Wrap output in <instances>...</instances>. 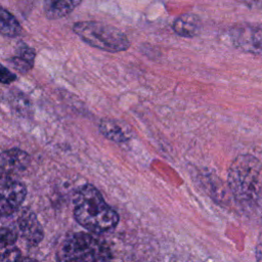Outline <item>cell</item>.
Listing matches in <instances>:
<instances>
[{"instance_id": "cell-12", "label": "cell", "mask_w": 262, "mask_h": 262, "mask_svg": "<svg viewBox=\"0 0 262 262\" xmlns=\"http://www.w3.org/2000/svg\"><path fill=\"white\" fill-rule=\"evenodd\" d=\"M82 0H44V13L49 19H58L69 15Z\"/></svg>"}, {"instance_id": "cell-16", "label": "cell", "mask_w": 262, "mask_h": 262, "mask_svg": "<svg viewBox=\"0 0 262 262\" xmlns=\"http://www.w3.org/2000/svg\"><path fill=\"white\" fill-rule=\"evenodd\" d=\"M247 8L262 11V0H235Z\"/></svg>"}, {"instance_id": "cell-13", "label": "cell", "mask_w": 262, "mask_h": 262, "mask_svg": "<svg viewBox=\"0 0 262 262\" xmlns=\"http://www.w3.org/2000/svg\"><path fill=\"white\" fill-rule=\"evenodd\" d=\"M0 31L3 36L9 38H15L21 33L18 20L4 7L0 11Z\"/></svg>"}, {"instance_id": "cell-3", "label": "cell", "mask_w": 262, "mask_h": 262, "mask_svg": "<svg viewBox=\"0 0 262 262\" xmlns=\"http://www.w3.org/2000/svg\"><path fill=\"white\" fill-rule=\"evenodd\" d=\"M87 232H76L64 238L58 252L59 261L98 262L112 259V252L105 241Z\"/></svg>"}, {"instance_id": "cell-7", "label": "cell", "mask_w": 262, "mask_h": 262, "mask_svg": "<svg viewBox=\"0 0 262 262\" xmlns=\"http://www.w3.org/2000/svg\"><path fill=\"white\" fill-rule=\"evenodd\" d=\"M30 164L31 157L25 150L16 147L4 150L0 160L1 176L11 177V175L25 172Z\"/></svg>"}, {"instance_id": "cell-1", "label": "cell", "mask_w": 262, "mask_h": 262, "mask_svg": "<svg viewBox=\"0 0 262 262\" xmlns=\"http://www.w3.org/2000/svg\"><path fill=\"white\" fill-rule=\"evenodd\" d=\"M229 191L239 209L249 217L262 219V163L253 155H239L227 173Z\"/></svg>"}, {"instance_id": "cell-4", "label": "cell", "mask_w": 262, "mask_h": 262, "mask_svg": "<svg viewBox=\"0 0 262 262\" xmlns=\"http://www.w3.org/2000/svg\"><path fill=\"white\" fill-rule=\"evenodd\" d=\"M73 31L82 41L97 49L107 52H121L130 47L128 37L116 27L93 20L78 21Z\"/></svg>"}, {"instance_id": "cell-15", "label": "cell", "mask_w": 262, "mask_h": 262, "mask_svg": "<svg viewBox=\"0 0 262 262\" xmlns=\"http://www.w3.org/2000/svg\"><path fill=\"white\" fill-rule=\"evenodd\" d=\"M21 260V254L18 249H8L2 253L1 255V261H18Z\"/></svg>"}, {"instance_id": "cell-5", "label": "cell", "mask_w": 262, "mask_h": 262, "mask_svg": "<svg viewBox=\"0 0 262 262\" xmlns=\"http://www.w3.org/2000/svg\"><path fill=\"white\" fill-rule=\"evenodd\" d=\"M231 44L238 50L262 56V24L241 23L228 31Z\"/></svg>"}, {"instance_id": "cell-11", "label": "cell", "mask_w": 262, "mask_h": 262, "mask_svg": "<svg viewBox=\"0 0 262 262\" xmlns=\"http://www.w3.org/2000/svg\"><path fill=\"white\" fill-rule=\"evenodd\" d=\"M202 28V23L200 17L194 13H183L180 16H178L174 24H173V30L174 32L185 38H192L196 36Z\"/></svg>"}, {"instance_id": "cell-17", "label": "cell", "mask_w": 262, "mask_h": 262, "mask_svg": "<svg viewBox=\"0 0 262 262\" xmlns=\"http://www.w3.org/2000/svg\"><path fill=\"white\" fill-rule=\"evenodd\" d=\"M9 2L13 3L15 8H19L21 10H26L27 8L30 9L33 6V3L35 0H8Z\"/></svg>"}, {"instance_id": "cell-18", "label": "cell", "mask_w": 262, "mask_h": 262, "mask_svg": "<svg viewBox=\"0 0 262 262\" xmlns=\"http://www.w3.org/2000/svg\"><path fill=\"white\" fill-rule=\"evenodd\" d=\"M15 79H16V76L14 74L9 72L5 67L1 68V82L3 84L10 83V82L14 81Z\"/></svg>"}, {"instance_id": "cell-14", "label": "cell", "mask_w": 262, "mask_h": 262, "mask_svg": "<svg viewBox=\"0 0 262 262\" xmlns=\"http://www.w3.org/2000/svg\"><path fill=\"white\" fill-rule=\"evenodd\" d=\"M17 238V234L10 228L2 227L0 230V246L2 249L12 246Z\"/></svg>"}, {"instance_id": "cell-2", "label": "cell", "mask_w": 262, "mask_h": 262, "mask_svg": "<svg viewBox=\"0 0 262 262\" xmlns=\"http://www.w3.org/2000/svg\"><path fill=\"white\" fill-rule=\"evenodd\" d=\"M74 217L84 228L95 234L104 233L119 223V215L92 184H84L77 189L74 199Z\"/></svg>"}, {"instance_id": "cell-6", "label": "cell", "mask_w": 262, "mask_h": 262, "mask_svg": "<svg viewBox=\"0 0 262 262\" xmlns=\"http://www.w3.org/2000/svg\"><path fill=\"white\" fill-rule=\"evenodd\" d=\"M0 195V212L3 217H6L19 209L26 199L27 188L25 184L11 177L1 176Z\"/></svg>"}, {"instance_id": "cell-19", "label": "cell", "mask_w": 262, "mask_h": 262, "mask_svg": "<svg viewBox=\"0 0 262 262\" xmlns=\"http://www.w3.org/2000/svg\"><path fill=\"white\" fill-rule=\"evenodd\" d=\"M256 259L258 261H262V234L260 235L258 242H257V245H256Z\"/></svg>"}, {"instance_id": "cell-10", "label": "cell", "mask_w": 262, "mask_h": 262, "mask_svg": "<svg viewBox=\"0 0 262 262\" xmlns=\"http://www.w3.org/2000/svg\"><path fill=\"white\" fill-rule=\"evenodd\" d=\"M35 50L24 42H19L15 48L14 54L8 59L11 67L21 74L32 70L35 61Z\"/></svg>"}, {"instance_id": "cell-8", "label": "cell", "mask_w": 262, "mask_h": 262, "mask_svg": "<svg viewBox=\"0 0 262 262\" xmlns=\"http://www.w3.org/2000/svg\"><path fill=\"white\" fill-rule=\"evenodd\" d=\"M18 228L21 236L29 246H38L43 239L42 226L35 213L26 208L18 217Z\"/></svg>"}, {"instance_id": "cell-9", "label": "cell", "mask_w": 262, "mask_h": 262, "mask_svg": "<svg viewBox=\"0 0 262 262\" xmlns=\"http://www.w3.org/2000/svg\"><path fill=\"white\" fill-rule=\"evenodd\" d=\"M99 131L107 139L121 143L131 138V129L122 121L103 118L99 122Z\"/></svg>"}]
</instances>
